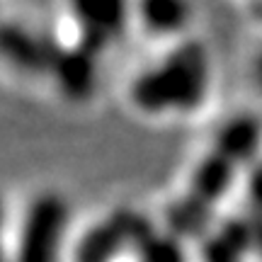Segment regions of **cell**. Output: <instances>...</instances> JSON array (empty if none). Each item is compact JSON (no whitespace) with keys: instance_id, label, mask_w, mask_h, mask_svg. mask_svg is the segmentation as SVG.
<instances>
[{"instance_id":"6da1fadb","label":"cell","mask_w":262,"mask_h":262,"mask_svg":"<svg viewBox=\"0 0 262 262\" xmlns=\"http://www.w3.org/2000/svg\"><path fill=\"white\" fill-rule=\"evenodd\" d=\"M219 68L202 37L160 47L129 73L124 104L146 124L192 122L211 104Z\"/></svg>"},{"instance_id":"7a4b0ae2","label":"cell","mask_w":262,"mask_h":262,"mask_svg":"<svg viewBox=\"0 0 262 262\" xmlns=\"http://www.w3.org/2000/svg\"><path fill=\"white\" fill-rule=\"evenodd\" d=\"M71 199L56 187L37 189L15 221L10 243L12 262H61L71 241Z\"/></svg>"},{"instance_id":"3957f363","label":"cell","mask_w":262,"mask_h":262,"mask_svg":"<svg viewBox=\"0 0 262 262\" xmlns=\"http://www.w3.org/2000/svg\"><path fill=\"white\" fill-rule=\"evenodd\" d=\"M196 0H131V29L156 49L196 37Z\"/></svg>"},{"instance_id":"277c9868","label":"cell","mask_w":262,"mask_h":262,"mask_svg":"<svg viewBox=\"0 0 262 262\" xmlns=\"http://www.w3.org/2000/svg\"><path fill=\"white\" fill-rule=\"evenodd\" d=\"M78 44L102 51L131 29V0H66Z\"/></svg>"},{"instance_id":"5b68a950","label":"cell","mask_w":262,"mask_h":262,"mask_svg":"<svg viewBox=\"0 0 262 262\" xmlns=\"http://www.w3.org/2000/svg\"><path fill=\"white\" fill-rule=\"evenodd\" d=\"M47 80L61 100L71 104H83L95 95L100 85V51L83 44H56Z\"/></svg>"},{"instance_id":"8992f818","label":"cell","mask_w":262,"mask_h":262,"mask_svg":"<svg viewBox=\"0 0 262 262\" xmlns=\"http://www.w3.org/2000/svg\"><path fill=\"white\" fill-rule=\"evenodd\" d=\"M56 44L15 19H0V66L22 78H47Z\"/></svg>"},{"instance_id":"52a82bcc","label":"cell","mask_w":262,"mask_h":262,"mask_svg":"<svg viewBox=\"0 0 262 262\" xmlns=\"http://www.w3.org/2000/svg\"><path fill=\"white\" fill-rule=\"evenodd\" d=\"M248 78H250V85L255 88V93L262 97V34L257 47L253 49L250 54V63H248Z\"/></svg>"},{"instance_id":"ba28073f","label":"cell","mask_w":262,"mask_h":262,"mask_svg":"<svg viewBox=\"0 0 262 262\" xmlns=\"http://www.w3.org/2000/svg\"><path fill=\"white\" fill-rule=\"evenodd\" d=\"M243 8L248 19L253 22V27L262 34V0H243Z\"/></svg>"},{"instance_id":"9c48e42d","label":"cell","mask_w":262,"mask_h":262,"mask_svg":"<svg viewBox=\"0 0 262 262\" xmlns=\"http://www.w3.org/2000/svg\"><path fill=\"white\" fill-rule=\"evenodd\" d=\"M10 224H12V211H10L5 194L0 192V243H5V241H8V228H10Z\"/></svg>"},{"instance_id":"30bf717a","label":"cell","mask_w":262,"mask_h":262,"mask_svg":"<svg viewBox=\"0 0 262 262\" xmlns=\"http://www.w3.org/2000/svg\"><path fill=\"white\" fill-rule=\"evenodd\" d=\"M0 262H12V253H10V243H0Z\"/></svg>"},{"instance_id":"8fae6325","label":"cell","mask_w":262,"mask_h":262,"mask_svg":"<svg viewBox=\"0 0 262 262\" xmlns=\"http://www.w3.org/2000/svg\"><path fill=\"white\" fill-rule=\"evenodd\" d=\"M0 19H3V17H0Z\"/></svg>"}]
</instances>
